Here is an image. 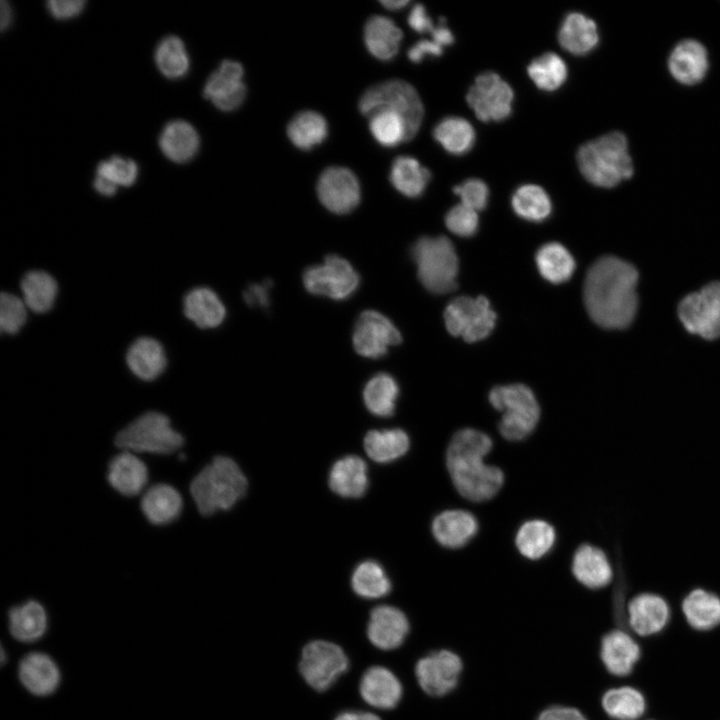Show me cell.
Here are the masks:
<instances>
[{"label":"cell","instance_id":"cell-52","mask_svg":"<svg viewBox=\"0 0 720 720\" xmlns=\"http://www.w3.org/2000/svg\"><path fill=\"white\" fill-rule=\"evenodd\" d=\"M445 224L448 230L460 237H470L478 229L479 219L477 211L458 204L452 207L445 216Z\"/></svg>","mask_w":720,"mask_h":720},{"label":"cell","instance_id":"cell-41","mask_svg":"<svg viewBox=\"0 0 720 720\" xmlns=\"http://www.w3.org/2000/svg\"><path fill=\"white\" fill-rule=\"evenodd\" d=\"M535 259L542 277L554 284L567 281L575 269L572 255L564 246L556 242L540 247Z\"/></svg>","mask_w":720,"mask_h":720},{"label":"cell","instance_id":"cell-9","mask_svg":"<svg viewBox=\"0 0 720 720\" xmlns=\"http://www.w3.org/2000/svg\"><path fill=\"white\" fill-rule=\"evenodd\" d=\"M348 667V657L335 643L316 640L302 649L299 671L305 682L316 691L330 688Z\"/></svg>","mask_w":720,"mask_h":720},{"label":"cell","instance_id":"cell-24","mask_svg":"<svg viewBox=\"0 0 720 720\" xmlns=\"http://www.w3.org/2000/svg\"><path fill=\"white\" fill-rule=\"evenodd\" d=\"M478 522L468 511L447 510L438 514L432 523L435 539L447 548L467 544L477 533Z\"/></svg>","mask_w":720,"mask_h":720},{"label":"cell","instance_id":"cell-19","mask_svg":"<svg viewBox=\"0 0 720 720\" xmlns=\"http://www.w3.org/2000/svg\"><path fill=\"white\" fill-rule=\"evenodd\" d=\"M628 624L637 635L648 637L661 632L670 619V608L659 595L641 593L628 603Z\"/></svg>","mask_w":720,"mask_h":720},{"label":"cell","instance_id":"cell-38","mask_svg":"<svg viewBox=\"0 0 720 720\" xmlns=\"http://www.w3.org/2000/svg\"><path fill=\"white\" fill-rule=\"evenodd\" d=\"M20 287L27 308L35 313H45L50 310L58 291L56 280L47 272L40 270L27 272L21 280Z\"/></svg>","mask_w":720,"mask_h":720},{"label":"cell","instance_id":"cell-35","mask_svg":"<svg viewBox=\"0 0 720 720\" xmlns=\"http://www.w3.org/2000/svg\"><path fill=\"white\" fill-rule=\"evenodd\" d=\"M9 629L12 636L22 642L39 639L47 629V614L43 606L29 600L9 611Z\"/></svg>","mask_w":720,"mask_h":720},{"label":"cell","instance_id":"cell-43","mask_svg":"<svg viewBox=\"0 0 720 720\" xmlns=\"http://www.w3.org/2000/svg\"><path fill=\"white\" fill-rule=\"evenodd\" d=\"M399 387L395 379L386 373L373 376L365 385L363 399L367 409L374 415L388 417L394 413Z\"/></svg>","mask_w":720,"mask_h":720},{"label":"cell","instance_id":"cell-49","mask_svg":"<svg viewBox=\"0 0 720 720\" xmlns=\"http://www.w3.org/2000/svg\"><path fill=\"white\" fill-rule=\"evenodd\" d=\"M369 129L375 140L385 147H393L408 141L404 119L390 110H381L371 115Z\"/></svg>","mask_w":720,"mask_h":720},{"label":"cell","instance_id":"cell-63","mask_svg":"<svg viewBox=\"0 0 720 720\" xmlns=\"http://www.w3.org/2000/svg\"><path fill=\"white\" fill-rule=\"evenodd\" d=\"M380 3L389 10H398V9H402L406 5H408L409 1H407V0H389V1H380Z\"/></svg>","mask_w":720,"mask_h":720},{"label":"cell","instance_id":"cell-60","mask_svg":"<svg viewBox=\"0 0 720 720\" xmlns=\"http://www.w3.org/2000/svg\"><path fill=\"white\" fill-rule=\"evenodd\" d=\"M335 720H381L376 714L361 711H345L338 714Z\"/></svg>","mask_w":720,"mask_h":720},{"label":"cell","instance_id":"cell-36","mask_svg":"<svg viewBox=\"0 0 720 720\" xmlns=\"http://www.w3.org/2000/svg\"><path fill=\"white\" fill-rule=\"evenodd\" d=\"M601 705L604 712L614 720H638L646 711L644 695L631 686L607 690L601 698Z\"/></svg>","mask_w":720,"mask_h":720},{"label":"cell","instance_id":"cell-21","mask_svg":"<svg viewBox=\"0 0 720 720\" xmlns=\"http://www.w3.org/2000/svg\"><path fill=\"white\" fill-rule=\"evenodd\" d=\"M359 691L367 704L389 710L400 702L403 688L392 671L382 666H373L362 675Z\"/></svg>","mask_w":720,"mask_h":720},{"label":"cell","instance_id":"cell-10","mask_svg":"<svg viewBox=\"0 0 720 720\" xmlns=\"http://www.w3.org/2000/svg\"><path fill=\"white\" fill-rule=\"evenodd\" d=\"M496 314L484 296L472 298L461 296L445 308L444 321L447 330L467 342L486 338L494 328Z\"/></svg>","mask_w":720,"mask_h":720},{"label":"cell","instance_id":"cell-40","mask_svg":"<svg viewBox=\"0 0 720 720\" xmlns=\"http://www.w3.org/2000/svg\"><path fill=\"white\" fill-rule=\"evenodd\" d=\"M433 137L447 152L462 155L473 147L475 131L466 119L449 116L437 123L433 130Z\"/></svg>","mask_w":720,"mask_h":720},{"label":"cell","instance_id":"cell-12","mask_svg":"<svg viewBox=\"0 0 720 720\" xmlns=\"http://www.w3.org/2000/svg\"><path fill=\"white\" fill-rule=\"evenodd\" d=\"M679 318L692 334L705 339L720 336V282H712L699 292L687 295L679 304Z\"/></svg>","mask_w":720,"mask_h":720},{"label":"cell","instance_id":"cell-23","mask_svg":"<svg viewBox=\"0 0 720 720\" xmlns=\"http://www.w3.org/2000/svg\"><path fill=\"white\" fill-rule=\"evenodd\" d=\"M18 675L23 686L32 694L46 696L53 693L60 683V671L47 654L33 652L19 663Z\"/></svg>","mask_w":720,"mask_h":720},{"label":"cell","instance_id":"cell-18","mask_svg":"<svg viewBox=\"0 0 720 720\" xmlns=\"http://www.w3.org/2000/svg\"><path fill=\"white\" fill-rule=\"evenodd\" d=\"M409 628V621L400 609L381 605L370 613L367 636L375 647L381 650H393L405 641Z\"/></svg>","mask_w":720,"mask_h":720},{"label":"cell","instance_id":"cell-48","mask_svg":"<svg viewBox=\"0 0 720 720\" xmlns=\"http://www.w3.org/2000/svg\"><path fill=\"white\" fill-rule=\"evenodd\" d=\"M160 72L170 79L184 76L189 69V58L182 40L176 36L163 39L155 52Z\"/></svg>","mask_w":720,"mask_h":720},{"label":"cell","instance_id":"cell-5","mask_svg":"<svg viewBox=\"0 0 720 720\" xmlns=\"http://www.w3.org/2000/svg\"><path fill=\"white\" fill-rule=\"evenodd\" d=\"M418 278L432 293L451 292L457 286L458 257L452 242L445 236L421 237L411 250Z\"/></svg>","mask_w":720,"mask_h":720},{"label":"cell","instance_id":"cell-37","mask_svg":"<svg viewBox=\"0 0 720 720\" xmlns=\"http://www.w3.org/2000/svg\"><path fill=\"white\" fill-rule=\"evenodd\" d=\"M431 179L430 171L410 156L397 157L391 166L390 181L403 195L419 197Z\"/></svg>","mask_w":720,"mask_h":720},{"label":"cell","instance_id":"cell-54","mask_svg":"<svg viewBox=\"0 0 720 720\" xmlns=\"http://www.w3.org/2000/svg\"><path fill=\"white\" fill-rule=\"evenodd\" d=\"M272 281L264 280L262 283L249 285L243 293L245 302L249 306L266 308L270 304V289Z\"/></svg>","mask_w":720,"mask_h":720},{"label":"cell","instance_id":"cell-51","mask_svg":"<svg viewBox=\"0 0 720 720\" xmlns=\"http://www.w3.org/2000/svg\"><path fill=\"white\" fill-rule=\"evenodd\" d=\"M137 165L133 160L118 156L108 161H102L97 166V176L102 177L114 185L131 186L137 178Z\"/></svg>","mask_w":720,"mask_h":720},{"label":"cell","instance_id":"cell-26","mask_svg":"<svg viewBox=\"0 0 720 720\" xmlns=\"http://www.w3.org/2000/svg\"><path fill=\"white\" fill-rule=\"evenodd\" d=\"M575 578L590 589L607 586L613 576L605 553L592 545H582L575 552L572 562Z\"/></svg>","mask_w":720,"mask_h":720},{"label":"cell","instance_id":"cell-56","mask_svg":"<svg viewBox=\"0 0 720 720\" xmlns=\"http://www.w3.org/2000/svg\"><path fill=\"white\" fill-rule=\"evenodd\" d=\"M536 720H588L577 708L564 705H553L544 709Z\"/></svg>","mask_w":720,"mask_h":720},{"label":"cell","instance_id":"cell-27","mask_svg":"<svg viewBox=\"0 0 720 720\" xmlns=\"http://www.w3.org/2000/svg\"><path fill=\"white\" fill-rule=\"evenodd\" d=\"M107 479L119 493L125 496H134L144 488L148 479V471L137 456L132 452L124 451L111 460Z\"/></svg>","mask_w":720,"mask_h":720},{"label":"cell","instance_id":"cell-14","mask_svg":"<svg viewBox=\"0 0 720 720\" xmlns=\"http://www.w3.org/2000/svg\"><path fill=\"white\" fill-rule=\"evenodd\" d=\"M463 670L459 655L441 649L420 658L415 666V676L420 688L429 696L443 697L458 685Z\"/></svg>","mask_w":720,"mask_h":720},{"label":"cell","instance_id":"cell-44","mask_svg":"<svg viewBox=\"0 0 720 720\" xmlns=\"http://www.w3.org/2000/svg\"><path fill=\"white\" fill-rule=\"evenodd\" d=\"M555 541L554 528L542 520L525 522L515 538L519 552L529 559H539L550 551Z\"/></svg>","mask_w":720,"mask_h":720},{"label":"cell","instance_id":"cell-8","mask_svg":"<svg viewBox=\"0 0 720 720\" xmlns=\"http://www.w3.org/2000/svg\"><path fill=\"white\" fill-rule=\"evenodd\" d=\"M184 439L171 425L169 418L159 412H147L115 438V444L129 452L171 454L183 445Z\"/></svg>","mask_w":720,"mask_h":720},{"label":"cell","instance_id":"cell-39","mask_svg":"<svg viewBox=\"0 0 720 720\" xmlns=\"http://www.w3.org/2000/svg\"><path fill=\"white\" fill-rule=\"evenodd\" d=\"M409 448V437L401 429L372 430L364 438L367 455L379 463H387L403 456Z\"/></svg>","mask_w":720,"mask_h":720},{"label":"cell","instance_id":"cell-57","mask_svg":"<svg viewBox=\"0 0 720 720\" xmlns=\"http://www.w3.org/2000/svg\"><path fill=\"white\" fill-rule=\"evenodd\" d=\"M443 47L433 40H420L415 43L408 51V58L419 63L426 57H438L442 55Z\"/></svg>","mask_w":720,"mask_h":720},{"label":"cell","instance_id":"cell-59","mask_svg":"<svg viewBox=\"0 0 720 720\" xmlns=\"http://www.w3.org/2000/svg\"><path fill=\"white\" fill-rule=\"evenodd\" d=\"M432 40L440 46H448L454 42V37L449 28L445 26V19L441 17L439 23L431 33Z\"/></svg>","mask_w":720,"mask_h":720},{"label":"cell","instance_id":"cell-62","mask_svg":"<svg viewBox=\"0 0 720 720\" xmlns=\"http://www.w3.org/2000/svg\"><path fill=\"white\" fill-rule=\"evenodd\" d=\"M11 20V9L9 7V4L5 2L4 0L1 1V30L4 31V29L9 25Z\"/></svg>","mask_w":720,"mask_h":720},{"label":"cell","instance_id":"cell-58","mask_svg":"<svg viewBox=\"0 0 720 720\" xmlns=\"http://www.w3.org/2000/svg\"><path fill=\"white\" fill-rule=\"evenodd\" d=\"M408 24L414 31L419 33L429 32L431 34L436 28L422 4H416L412 8L408 16Z\"/></svg>","mask_w":720,"mask_h":720},{"label":"cell","instance_id":"cell-28","mask_svg":"<svg viewBox=\"0 0 720 720\" xmlns=\"http://www.w3.org/2000/svg\"><path fill=\"white\" fill-rule=\"evenodd\" d=\"M126 362L131 372L145 381L156 379L167 365L162 345L151 337L134 341L127 351Z\"/></svg>","mask_w":720,"mask_h":720},{"label":"cell","instance_id":"cell-55","mask_svg":"<svg viewBox=\"0 0 720 720\" xmlns=\"http://www.w3.org/2000/svg\"><path fill=\"white\" fill-rule=\"evenodd\" d=\"M85 4L84 0H51L47 2L50 13L57 19H67L78 15Z\"/></svg>","mask_w":720,"mask_h":720},{"label":"cell","instance_id":"cell-32","mask_svg":"<svg viewBox=\"0 0 720 720\" xmlns=\"http://www.w3.org/2000/svg\"><path fill=\"white\" fill-rule=\"evenodd\" d=\"M199 144V135L195 128L182 120L168 123L160 136L162 152L176 163L191 160L197 153Z\"/></svg>","mask_w":720,"mask_h":720},{"label":"cell","instance_id":"cell-29","mask_svg":"<svg viewBox=\"0 0 720 720\" xmlns=\"http://www.w3.org/2000/svg\"><path fill=\"white\" fill-rule=\"evenodd\" d=\"M558 41L566 51L574 55H585L599 42L597 25L584 14L569 13L560 26Z\"/></svg>","mask_w":720,"mask_h":720},{"label":"cell","instance_id":"cell-25","mask_svg":"<svg viewBox=\"0 0 720 720\" xmlns=\"http://www.w3.org/2000/svg\"><path fill=\"white\" fill-rule=\"evenodd\" d=\"M367 465L355 455L345 456L336 461L329 473L330 489L345 498H359L368 488Z\"/></svg>","mask_w":720,"mask_h":720},{"label":"cell","instance_id":"cell-16","mask_svg":"<svg viewBox=\"0 0 720 720\" xmlns=\"http://www.w3.org/2000/svg\"><path fill=\"white\" fill-rule=\"evenodd\" d=\"M317 195L320 202L331 212L346 214L360 202L359 181L348 168L329 167L319 177Z\"/></svg>","mask_w":720,"mask_h":720},{"label":"cell","instance_id":"cell-45","mask_svg":"<svg viewBox=\"0 0 720 720\" xmlns=\"http://www.w3.org/2000/svg\"><path fill=\"white\" fill-rule=\"evenodd\" d=\"M514 212L531 222H542L549 217L552 205L546 191L534 184L520 186L512 196Z\"/></svg>","mask_w":720,"mask_h":720},{"label":"cell","instance_id":"cell-42","mask_svg":"<svg viewBox=\"0 0 720 720\" xmlns=\"http://www.w3.org/2000/svg\"><path fill=\"white\" fill-rule=\"evenodd\" d=\"M328 134L325 118L315 111H303L295 115L288 124L287 135L299 149L309 150L321 144Z\"/></svg>","mask_w":720,"mask_h":720},{"label":"cell","instance_id":"cell-22","mask_svg":"<svg viewBox=\"0 0 720 720\" xmlns=\"http://www.w3.org/2000/svg\"><path fill=\"white\" fill-rule=\"evenodd\" d=\"M672 77L684 85H694L703 80L708 70V55L698 41L687 39L679 42L668 59Z\"/></svg>","mask_w":720,"mask_h":720},{"label":"cell","instance_id":"cell-2","mask_svg":"<svg viewBox=\"0 0 720 720\" xmlns=\"http://www.w3.org/2000/svg\"><path fill=\"white\" fill-rule=\"evenodd\" d=\"M491 449V438L472 428L456 432L448 445L446 464L450 477L457 491L470 501H486L503 485L501 469L483 460Z\"/></svg>","mask_w":720,"mask_h":720},{"label":"cell","instance_id":"cell-4","mask_svg":"<svg viewBox=\"0 0 720 720\" xmlns=\"http://www.w3.org/2000/svg\"><path fill=\"white\" fill-rule=\"evenodd\" d=\"M248 482L227 456H216L192 480L190 492L199 512L205 516L230 509L247 490Z\"/></svg>","mask_w":720,"mask_h":720},{"label":"cell","instance_id":"cell-13","mask_svg":"<svg viewBox=\"0 0 720 720\" xmlns=\"http://www.w3.org/2000/svg\"><path fill=\"white\" fill-rule=\"evenodd\" d=\"M513 98L511 86L490 71L476 77L466 96L477 118L484 122L502 121L509 117Z\"/></svg>","mask_w":720,"mask_h":720},{"label":"cell","instance_id":"cell-7","mask_svg":"<svg viewBox=\"0 0 720 720\" xmlns=\"http://www.w3.org/2000/svg\"><path fill=\"white\" fill-rule=\"evenodd\" d=\"M359 109L369 117L381 110L399 114L406 123L408 141L418 132L424 114L422 101L415 88L398 79L369 87L360 98Z\"/></svg>","mask_w":720,"mask_h":720},{"label":"cell","instance_id":"cell-3","mask_svg":"<svg viewBox=\"0 0 720 720\" xmlns=\"http://www.w3.org/2000/svg\"><path fill=\"white\" fill-rule=\"evenodd\" d=\"M577 163L587 181L603 188L630 179L634 172L627 138L617 131L583 144L577 152Z\"/></svg>","mask_w":720,"mask_h":720},{"label":"cell","instance_id":"cell-1","mask_svg":"<svg viewBox=\"0 0 720 720\" xmlns=\"http://www.w3.org/2000/svg\"><path fill=\"white\" fill-rule=\"evenodd\" d=\"M637 279L630 263L612 256L598 259L584 283L585 306L592 320L608 329L627 327L637 309Z\"/></svg>","mask_w":720,"mask_h":720},{"label":"cell","instance_id":"cell-47","mask_svg":"<svg viewBox=\"0 0 720 720\" xmlns=\"http://www.w3.org/2000/svg\"><path fill=\"white\" fill-rule=\"evenodd\" d=\"M529 77L544 91H554L566 81L567 66L560 56L548 52L535 58L527 67Z\"/></svg>","mask_w":720,"mask_h":720},{"label":"cell","instance_id":"cell-34","mask_svg":"<svg viewBox=\"0 0 720 720\" xmlns=\"http://www.w3.org/2000/svg\"><path fill=\"white\" fill-rule=\"evenodd\" d=\"M682 612L693 629L711 630L720 625V598L704 589H695L684 598Z\"/></svg>","mask_w":720,"mask_h":720},{"label":"cell","instance_id":"cell-53","mask_svg":"<svg viewBox=\"0 0 720 720\" xmlns=\"http://www.w3.org/2000/svg\"><path fill=\"white\" fill-rule=\"evenodd\" d=\"M461 199V204L479 211L486 207L489 197L487 185L480 179L470 178L453 188Z\"/></svg>","mask_w":720,"mask_h":720},{"label":"cell","instance_id":"cell-6","mask_svg":"<svg viewBox=\"0 0 720 720\" xmlns=\"http://www.w3.org/2000/svg\"><path fill=\"white\" fill-rule=\"evenodd\" d=\"M489 401L495 409L503 412L498 428L505 439L522 440L535 429L540 407L526 385L497 386L490 391Z\"/></svg>","mask_w":720,"mask_h":720},{"label":"cell","instance_id":"cell-30","mask_svg":"<svg viewBox=\"0 0 720 720\" xmlns=\"http://www.w3.org/2000/svg\"><path fill=\"white\" fill-rule=\"evenodd\" d=\"M185 316L199 328H215L226 315L219 296L210 288L197 287L190 290L183 302Z\"/></svg>","mask_w":720,"mask_h":720},{"label":"cell","instance_id":"cell-20","mask_svg":"<svg viewBox=\"0 0 720 720\" xmlns=\"http://www.w3.org/2000/svg\"><path fill=\"white\" fill-rule=\"evenodd\" d=\"M641 656V649L634 638L622 629L606 633L600 644V658L605 669L612 675H629Z\"/></svg>","mask_w":720,"mask_h":720},{"label":"cell","instance_id":"cell-50","mask_svg":"<svg viewBox=\"0 0 720 720\" xmlns=\"http://www.w3.org/2000/svg\"><path fill=\"white\" fill-rule=\"evenodd\" d=\"M27 306L23 299L11 293L0 296V328L3 333L15 334L25 324Z\"/></svg>","mask_w":720,"mask_h":720},{"label":"cell","instance_id":"cell-61","mask_svg":"<svg viewBox=\"0 0 720 720\" xmlns=\"http://www.w3.org/2000/svg\"><path fill=\"white\" fill-rule=\"evenodd\" d=\"M94 188L98 193L104 196H112L116 193L117 190L116 185L99 176H96V179L94 181Z\"/></svg>","mask_w":720,"mask_h":720},{"label":"cell","instance_id":"cell-33","mask_svg":"<svg viewBox=\"0 0 720 720\" xmlns=\"http://www.w3.org/2000/svg\"><path fill=\"white\" fill-rule=\"evenodd\" d=\"M182 505L181 495L167 484L152 486L141 500L143 514L155 525H163L175 520L181 513Z\"/></svg>","mask_w":720,"mask_h":720},{"label":"cell","instance_id":"cell-15","mask_svg":"<svg viewBox=\"0 0 720 720\" xmlns=\"http://www.w3.org/2000/svg\"><path fill=\"white\" fill-rule=\"evenodd\" d=\"M352 340L359 355L375 359L384 356L389 347L399 344L401 334L386 316L378 311L366 310L354 325Z\"/></svg>","mask_w":720,"mask_h":720},{"label":"cell","instance_id":"cell-11","mask_svg":"<svg viewBox=\"0 0 720 720\" xmlns=\"http://www.w3.org/2000/svg\"><path fill=\"white\" fill-rule=\"evenodd\" d=\"M359 275L344 258L329 255L324 262L307 268L303 273L305 289L318 296L334 300L350 297L358 288Z\"/></svg>","mask_w":720,"mask_h":720},{"label":"cell","instance_id":"cell-17","mask_svg":"<svg viewBox=\"0 0 720 720\" xmlns=\"http://www.w3.org/2000/svg\"><path fill=\"white\" fill-rule=\"evenodd\" d=\"M243 74L241 63L224 60L208 78L203 96L222 111L237 109L243 103L247 92L242 80Z\"/></svg>","mask_w":720,"mask_h":720},{"label":"cell","instance_id":"cell-31","mask_svg":"<svg viewBox=\"0 0 720 720\" xmlns=\"http://www.w3.org/2000/svg\"><path fill=\"white\" fill-rule=\"evenodd\" d=\"M402 31L389 18L374 15L364 27V41L368 51L380 60H390L397 54Z\"/></svg>","mask_w":720,"mask_h":720},{"label":"cell","instance_id":"cell-46","mask_svg":"<svg viewBox=\"0 0 720 720\" xmlns=\"http://www.w3.org/2000/svg\"><path fill=\"white\" fill-rule=\"evenodd\" d=\"M354 592L367 599L381 598L391 590V582L384 569L375 561L360 563L352 574Z\"/></svg>","mask_w":720,"mask_h":720}]
</instances>
